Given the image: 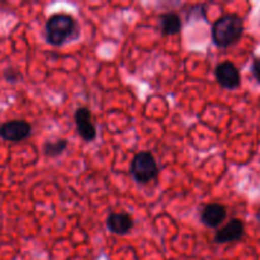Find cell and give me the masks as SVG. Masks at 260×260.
Segmentation results:
<instances>
[{
	"instance_id": "cell-11",
	"label": "cell",
	"mask_w": 260,
	"mask_h": 260,
	"mask_svg": "<svg viewBox=\"0 0 260 260\" xmlns=\"http://www.w3.org/2000/svg\"><path fill=\"white\" fill-rule=\"evenodd\" d=\"M68 147L66 140H56V141H47L43 145V152L48 157H57L62 154Z\"/></svg>"
},
{
	"instance_id": "cell-8",
	"label": "cell",
	"mask_w": 260,
	"mask_h": 260,
	"mask_svg": "<svg viewBox=\"0 0 260 260\" xmlns=\"http://www.w3.org/2000/svg\"><path fill=\"white\" fill-rule=\"evenodd\" d=\"M226 207L220 203H210L205 206V208L201 212V221L207 228H217L225 221Z\"/></svg>"
},
{
	"instance_id": "cell-5",
	"label": "cell",
	"mask_w": 260,
	"mask_h": 260,
	"mask_svg": "<svg viewBox=\"0 0 260 260\" xmlns=\"http://www.w3.org/2000/svg\"><path fill=\"white\" fill-rule=\"evenodd\" d=\"M75 124L78 134L84 141L91 142L96 137V127L93 123L90 109L86 107H79L75 112Z\"/></svg>"
},
{
	"instance_id": "cell-1",
	"label": "cell",
	"mask_w": 260,
	"mask_h": 260,
	"mask_svg": "<svg viewBox=\"0 0 260 260\" xmlns=\"http://www.w3.org/2000/svg\"><path fill=\"white\" fill-rule=\"evenodd\" d=\"M244 33V22L239 15L226 14L218 18L212 25V41L220 48L235 45Z\"/></svg>"
},
{
	"instance_id": "cell-10",
	"label": "cell",
	"mask_w": 260,
	"mask_h": 260,
	"mask_svg": "<svg viewBox=\"0 0 260 260\" xmlns=\"http://www.w3.org/2000/svg\"><path fill=\"white\" fill-rule=\"evenodd\" d=\"M160 29L162 36L178 35L182 30V20L175 13H165L160 17Z\"/></svg>"
},
{
	"instance_id": "cell-9",
	"label": "cell",
	"mask_w": 260,
	"mask_h": 260,
	"mask_svg": "<svg viewBox=\"0 0 260 260\" xmlns=\"http://www.w3.org/2000/svg\"><path fill=\"white\" fill-rule=\"evenodd\" d=\"M132 226H134V221L128 213L112 212L107 217V228L111 233L117 234V235H124L131 230Z\"/></svg>"
},
{
	"instance_id": "cell-4",
	"label": "cell",
	"mask_w": 260,
	"mask_h": 260,
	"mask_svg": "<svg viewBox=\"0 0 260 260\" xmlns=\"http://www.w3.org/2000/svg\"><path fill=\"white\" fill-rule=\"evenodd\" d=\"M32 135V126L28 122L15 119L0 126V137L9 142H20Z\"/></svg>"
},
{
	"instance_id": "cell-13",
	"label": "cell",
	"mask_w": 260,
	"mask_h": 260,
	"mask_svg": "<svg viewBox=\"0 0 260 260\" xmlns=\"http://www.w3.org/2000/svg\"><path fill=\"white\" fill-rule=\"evenodd\" d=\"M253 75L255 76V79L259 81V84H260V58H255V61H254Z\"/></svg>"
},
{
	"instance_id": "cell-3",
	"label": "cell",
	"mask_w": 260,
	"mask_h": 260,
	"mask_svg": "<svg viewBox=\"0 0 260 260\" xmlns=\"http://www.w3.org/2000/svg\"><path fill=\"white\" fill-rule=\"evenodd\" d=\"M129 172L136 182L145 184L156 177L159 173V167H157L156 160L151 152L142 151L134 157L131 167H129Z\"/></svg>"
},
{
	"instance_id": "cell-6",
	"label": "cell",
	"mask_w": 260,
	"mask_h": 260,
	"mask_svg": "<svg viewBox=\"0 0 260 260\" xmlns=\"http://www.w3.org/2000/svg\"><path fill=\"white\" fill-rule=\"evenodd\" d=\"M215 75L218 84L223 89L235 90V89L240 86V71L238 70V68L233 62H229L228 61V62H222L217 65L215 70Z\"/></svg>"
},
{
	"instance_id": "cell-14",
	"label": "cell",
	"mask_w": 260,
	"mask_h": 260,
	"mask_svg": "<svg viewBox=\"0 0 260 260\" xmlns=\"http://www.w3.org/2000/svg\"><path fill=\"white\" fill-rule=\"evenodd\" d=\"M256 220H258V222L260 225V208L258 210V212H256Z\"/></svg>"
},
{
	"instance_id": "cell-2",
	"label": "cell",
	"mask_w": 260,
	"mask_h": 260,
	"mask_svg": "<svg viewBox=\"0 0 260 260\" xmlns=\"http://www.w3.org/2000/svg\"><path fill=\"white\" fill-rule=\"evenodd\" d=\"M75 30L76 23L74 18L69 14L57 13L51 15L46 22V40L50 45L58 47L71 38Z\"/></svg>"
},
{
	"instance_id": "cell-12",
	"label": "cell",
	"mask_w": 260,
	"mask_h": 260,
	"mask_svg": "<svg viewBox=\"0 0 260 260\" xmlns=\"http://www.w3.org/2000/svg\"><path fill=\"white\" fill-rule=\"evenodd\" d=\"M4 79L8 83H18L22 79V74L15 69L9 68L4 71Z\"/></svg>"
},
{
	"instance_id": "cell-7",
	"label": "cell",
	"mask_w": 260,
	"mask_h": 260,
	"mask_svg": "<svg viewBox=\"0 0 260 260\" xmlns=\"http://www.w3.org/2000/svg\"><path fill=\"white\" fill-rule=\"evenodd\" d=\"M244 234H245V225L239 218H234L230 222L226 223L222 229L217 231L216 234V243L218 244H228L234 243V241H239L243 239Z\"/></svg>"
}]
</instances>
